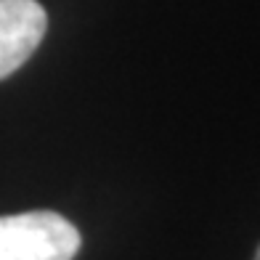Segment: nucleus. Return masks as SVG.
<instances>
[{"instance_id":"nucleus-3","label":"nucleus","mask_w":260,"mask_h":260,"mask_svg":"<svg viewBox=\"0 0 260 260\" xmlns=\"http://www.w3.org/2000/svg\"><path fill=\"white\" fill-rule=\"evenodd\" d=\"M255 260H260V247H257V252H255Z\"/></svg>"},{"instance_id":"nucleus-2","label":"nucleus","mask_w":260,"mask_h":260,"mask_svg":"<svg viewBox=\"0 0 260 260\" xmlns=\"http://www.w3.org/2000/svg\"><path fill=\"white\" fill-rule=\"evenodd\" d=\"M48 29V16L38 0H0V80L14 75Z\"/></svg>"},{"instance_id":"nucleus-1","label":"nucleus","mask_w":260,"mask_h":260,"mask_svg":"<svg viewBox=\"0 0 260 260\" xmlns=\"http://www.w3.org/2000/svg\"><path fill=\"white\" fill-rule=\"evenodd\" d=\"M80 244V231L51 210L0 218V260H75Z\"/></svg>"}]
</instances>
